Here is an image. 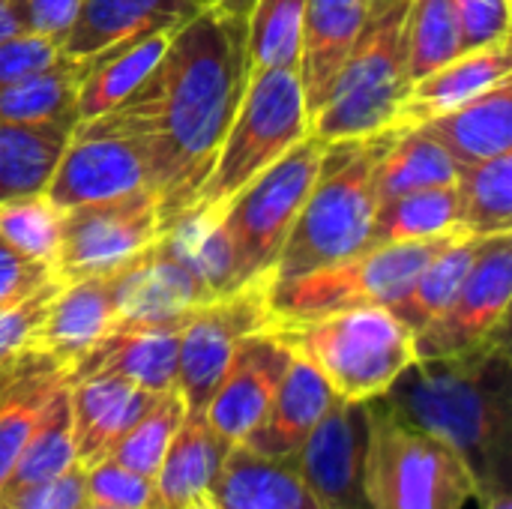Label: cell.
Returning <instances> with one entry per match:
<instances>
[{
  "mask_svg": "<svg viewBox=\"0 0 512 509\" xmlns=\"http://www.w3.org/2000/svg\"><path fill=\"white\" fill-rule=\"evenodd\" d=\"M243 87V15L213 3L174 33L147 81L108 111L144 159L162 231L195 207Z\"/></svg>",
  "mask_w": 512,
  "mask_h": 509,
  "instance_id": "cell-1",
  "label": "cell"
},
{
  "mask_svg": "<svg viewBox=\"0 0 512 509\" xmlns=\"http://www.w3.org/2000/svg\"><path fill=\"white\" fill-rule=\"evenodd\" d=\"M378 399L462 456L477 501L512 492L510 330L453 357L414 360Z\"/></svg>",
  "mask_w": 512,
  "mask_h": 509,
  "instance_id": "cell-2",
  "label": "cell"
},
{
  "mask_svg": "<svg viewBox=\"0 0 512 509\" xmlns=\"http://www.w3.org/2000/svg\"><path fill=\"white\" fill-rule=\"evenodd\" d=\"M375 150V135L327 144L321 171L273 267V282L303 276L369 246V231L378 207L372 189Z\"/></svg>",
  "mask_w": 512,
  "mask_h": 509,
  "instance_id": "cell-3",
  "label": "cell"
},
{
  "mask_svg": "<svg viewBox=\"0 0 512 509\" xmlns=\"http://www.w3.org/2000/svg\"><path fill=\"white\" fill-rule=\"evenodd\" d=\"M273 330L345 402L384 396L417 360L414 333L387 306H354Z\"/></svg>",
  "mask_w": 512,
  "mask_h": 509,
  "instance_id": "cell-4",
  "label": "cell"
},
{
  "mask_svg": "<svg viewBox=\"0 0 512 509\" xmlns=\"http://www.w3.org/2000/svg\"><path fill=\"white\" fill-rule=\"evenodd\" d=\"M411 0H369L366 21L327 102L309 120L324 144L372 138L393 126L408 90L405 21Z\"/></svg>",
  "mask_w": 512,
  "mask_h": 509,
  "instance_id": "cell-5",
  "label": "cell"
},
{
  "mask_svg": "<svg viewBox=\"0 0 512 509\" xmlns=\"http://www.w3.org/2000/svg\"><path fill=\"white\" fill-rule=\"evenodd\" d=\"M309 135V111L297 69H267L246 78L213 168L195 207L225 210L258 174Z\"/></svg>",
  "mask_w": 512,
  "mask_h": 509,
  "instance_id": "cell-6",
  "label": "cell"
},
{
  "mask_svg": "<svg viewBox=\"0 0 512 509\" xmlns=\"http://www.w3.org/2000/svg\"><path fill=\"white\" fill-rule=\"evenodd\" d=\"M366 498L372 509H465L477 501V483L453 447L372 399Z\"/></svg>",
  "mask_w": 512,
  "mask_h": 509,
  "instance_id": "cell-7",
  "label": "cell"
},
{
  "mask_svg": "<svg viewBox=\"0 0 512 509\" xmlns=\"http://www.w3.org/2000/svg\"><path fill=\"white\" fill-rule=\"evenodd\" d=\"M459 234V231H453ZM414 240V243H384L366 246L342 261L309 270L294 279H270L267 306L273 327H288L327 312H342L354 306H393L426 261L453 237Z\"/></svg>",
  "mask_w": 512,
  "mask_h": 509,
  "instance_id": "cell-8",
  "label": "cell"
},
{
  "mask_svg": "<svg viewBox=\"0 0 512 509\" xmlns=\"http://www.w3.org/2000/svg\"><path fill=\"white\" fill-rule=\"evenodd\" d=\"M324 150L327 144L309 132L276 165L258 174L231 204H225L222 222L234 246L240 285L273 279L282 246L321 171Z\"/></svg>",
  "mask_w": 512,
  "mask_h": 509,
  "instance_id": "cell-9",
  "label": "cell"
},
{
  "mask_svg": "<svg viewBox=\"0 0 512 509\" xmlns=\"http://www.w3.org/2000/svg\"><path fill=\"white\" fill-rule=\"evenodd\" d=\"M162 234L159 201L150 189L63 210L54 279L72 282L120 270Z\"/></svg>",
  "mask_w": 512,
  "mask_h": 509,
  "instance_id": "cell-10",
  "label": "cell"
},
{
  "mask_svg": "<svg viewBox=\"0 0 512 509\" xmlns=\"http://www.w3.org/2000/svg\"><path fill=\"white\" fill-rule=\"evenodd\" d=\"M270 279L249 282L225 297L198 306L180 333L177 393L186 411H204L219 378L225 375L234 348L258 330L273 327L267 306Z\"/></svg>",
  "mask_w": 512,
  "mask_h": 509,
  "instance_id": "cell-11",
  "label": "cell"
},
{
  "mask_svg": "<svg viewBox=\"0 0 512 509\" xmlns=\"http://www.w3.org/2000/svg\"><path fill=\"white\" fill-rule=\"evenodd\" d=\"M512 234L486 237L450 306L414 333L417 360L471 351L501 330H510Z\"/></svg>",
  "mask_w": 512,
  "mask_h": 509,
  "instance_id": "cell-12",
  "label": "cell"
},
{
  "mask_svg": "<svg viewBox=\"0 0 512 509\" xmlns=\"http://www.w3.org/2000/svg\"><path fill=\"white\" fill-rule=\"evenodd\" d=\"M138 189H147L144 159L135 141L117 126V120L111 114H102L93 120H78L72 126L45 186V195L60 210H72Z\"/></svg>",
  "mask_w": 512,
  "mask_h": 509,
  "instance_id": "cell-13",
  "label": "cell"
},
{
  "mask_svg": "<svg viewBox=\"0 0 512 509\" xmlns=\"http://www.w3.org/2000/svg\"><path fill=\"white\" fill-rule=\"evenodd\" d=\"M369 402L333 399L294 465L321 509H372L366 498Z\"/></svg>",
  "mask_w": 512,
  "mask_h": 509,
  "instance_id": "cell-14",
  "label": "cell"
},
{
  "mask_svg": "<svg viewBox=\"0 0 512 509\" xmlns=\"http://www.w3.org/2000/svg\"><path fill=\"white\" fill-rule=\"evenodd\" d=\"M291 360L294 351L273 327L249 333L234 348L231 363L204 408V417L228 444H240L258 426Z\"/></svg>",
  "mask_w": 512,
  "mask_h": 509,
  "instance_id": "cell-15",
  "label": "cell"
},
{
  "mask_svg": "<svg viewBox=\"0 0 512 509\" xmlns=\"http://www.w3.org/2000/svg\"><path fill=\"white\" fill-rule=\"evenodd\" d=\"M186 318H165V321L117 318L111 324V330L69 366L66 381L105 372V375H117L147 393L174 390L177 387L180 333H183Z\"/></svg>",
  "mask_w": 512,
  "mask_h": 509,
  "instance_id": "cell-16",
  "label": "cell"
},
{
  "mask_svg": "<svg viewBox=\"0 0 512 509\" xmlns=\"http://www.w3.org/2000/svg\"><path fill=\"white\" fill-rule=\"evenodd\" d=\"M117 321V270L102 276H84L60 282L54 300L48 303L27 354L54 360L69 372V366L87 354Z\"/></svg>",
  "mask_w": 512,
  "mask_h": 509,
  "instance_id": "cell-17",
  "label": "cell"
},
{
  "mask_svg": "<svg viewBox=\"0 0 512 509\" xmlns=\"http://www.w3.org/2000/svg\"><path fill=\"white\" fill-rule=\"evenodd\" d=\"M201 9H207V0H81L60 54L87 63L150 33L180 30Z\"/></svg>",
  "mask_w": 512,
  "mask_h": 509,
  "instance_id": "cell-18",
  "label": "cell"
},
{
  "mask_svg": "<svg viewBox=\"0 0 512 509\" xmlns=\"http://www.w3.org/2000/svg\"><path fill=\"white\" fill-rule=\"evenodd\" d=\"M204 303H210L207 291L168 249L162 234L117 270V318H186Z\"/></svg>",
  "mask_w": 512,
  "mask_h": 509,
  "instance_id": "cell-19",
  "label": "cell"
},
{
  "mask_svg": "<svg viewBox=\"0 0 512 509\" xmlns=\"http://www.w3.org/2000/svg\"><path fill=\"white\" fill-rule=\"evenodd\" d=\"M510 69V39L495 42V45L468 48L459 57H453L444 66H438L435 72H429V75H423V78L408 84L390 129L423 126L432 117L447 114V111L459 108L462 102L486 93L498 81L510 78Z\"/></svg>",
  "mask_w": 512,
  "mask_h": 509,
  "instance_id": "cell-20",
  "label": "cell"
},
{
  "mask_svg": "<svg viewBox=\"0 0 512 509\" xmlns=\"http://www.w3.org/2000/svg\"><path fill=\"white\" fill-rule=\"evenodd\" d=\"M159 393H147L117 375H84L69 381V414L75 462L81 468L105 459L129 426L153 405Z\"/></svg>",
  "mask_w": 512,
  "mask_h": 509,
  "instance_id": "cell-21",
  "label": "cell"
},
{
  "mask_svg": "<svg viewBox=\"0 0 512 509\" xmlns=\"http://www.w3.org/2000/svg\"><path fill=\"white\" fill-rule=\"evenodd\" d=\"M369 0H306L297 75L309 120L327 102L366 21Z\"/></svg>",
  "mask_w": 512,
  "mask_h": 509,
  "instance_id": "cell-22",
  "label": "cell"
},
{
  "mask_svg": "<svg viewBox=\"0 0 512 509\" xmlns=\"http://www.w3.org/2000/svg\"><path fill=\"white\" fill-rule=\"evenodd\" d=\"M204 504L210 509H321L294 459L261 456L246 444H231Z\"/></svg>",
  "mask_w": 512,
  "mask_h": 509,
  "instance_id": "cell-23",
  "label": "cell"
},
{
  "mask_svg": "<svg viewBox=\"0 0 512 509\" xmlns=\"http://www.w3.org/2000/svg\"><path fill=\"white\" fill-rule=\"evenodd\" d=\"M333 390L321 378L315 366L294 354L279 390L273 393L258 426L240 441L249 450L273 459H294L306 444L312 429L321 423L327 408L333 405Z\"/></svg>",
  "mask_w": 512,
  "mask_h": 509,
  "instance_id": "cell-24",
  "label": "cell"
},
{
  "mask_svg": "<svg viewBox=\"0 0 512 509\" xmlns=\"http://www.w3.org/2000/svg\"><path fill=\"white\" fill-rule=\"evenodd\" d=\"M231 444L210 426L204 411H186L153 477V509H189L204 504Z\"/></svg>",
  "mask_w": 512,
  "mask_h": 509,
  "instance_id": "cell-25",
  "label": "cell"
},
{
  "mask_svg": "<svg viewBox=\"0 0 512 509\" xmlns=\"http://www.w3.org/2000/svg\"><path fill=\"white\" fill-rule=\"evenodd\" d=\"M456 162V168L483 162L512 150V78L498 81L486 93L459 108L432 117L420 126Z\"/></svg>",
  "mask_w": 512,
  "mask_h": 509,
  "instance_id": "cell-26",
  "label": "cell"
},
{
  "mask_svg": "<svg viewBox=\"0 0 512 509\" xmlns=\"http://www.w3.org/2000/svg\"><path fill=\"white\" fill-rule=\"evenodd\" d=\"M378 150L372 162V189L378 201L456 183V162L450 153L420 126L414 129H384L375 135Z\"/></svg>",
  "mask_w": 512,
  "mask_h": 509,
  "instance_id": "cell-27",
  "label": "cell"
},
{
  "mask_svg": "<svg viewBox=\"0 0 512 509\" xmlns=\"http://www.w3.org/2000/svg\"><path fill=\"white\" fill-rule=\"evenodd\" d=\"M174 33L177 30H159L123 48H114L96 60L81 63L84 78L78 90V120H93L123 105L162 63Z\"/></svg>",
  "mask_w": 512,
  "mask_h": 509,
  "instance_id": "cell-28",
  "label": "cell"
},
{
  "mask_svg": "<svg viewBox=\"0 0 512 509\" xmlns=\"http://www.w3.org/2000/svg\"><path fill=\"white\" fill-rule=\"evenodd\" d=\"M66 384V369L39 354H21L12 381L0 390V489L9 480L30 432L51 396Z\"/></svg>",
  "mask_w": 512,
  "mask_h": 509,
  "instance_id": "cell-29",
  "label": "cell"
},
{
  "mask_svg": "<svg viewBox=\"0 0 512 509\" xmlns=\"http://www.w3.org/2000/svg\"><path fill=\"white\" fill-rule=\"evenodd\" d=\"M162 240L189 267V273L201 282V288L207 291L210 300L243 288L237 282L234 246L225 231L222 210L189 207L183 216H177L162 231Z\"/></svg>",
  "mask_w": 512,
  "mask_h": 509,
  "instance_id": "cell-30",
  "label": "cell"
},
{
  "mask_svg": "<svg viewBox=\"0 0 512 509\" xmlns=\"http://www.w3.org/2000/svg\"><path fill=\"white\" fill-rule=\"evenodd\" d=\"M84 66L60 57L57 63L0 87V123L75 126Z\"/></svg>",
  "mask_w": 512,
  "mask_h": 509,
  "instance_id": "cell-31",
  "label": "cell"
},
{
  "mask_svg": "<svg viewBox=\"0 0 512 509\" xmlns=\"http://www.w3.org/2000/svg\"><path fill=\"white\" fill-rule=\"evenodd\" d=\"M483 246V237H471V234H453L429 261L426 267L414 276V282L408 285V291L390 306V312L411 330H423L429 321H435L450 300L456 297L459 285L465 282L477 252Z\"/></svg>",
  "mask_w": 512,
  "mask_h": 509,
  "instance_id": "cell-32",
  "label": "cell"
},
{
  "mask_svg": "<svg viewBox=\"0 0 512 509\" xmlns=\"http://www.w3.org/2000/svg\"><path fill=\"white\" fill-rule=\"evenodd\" d=\"M453 231H459V195L456 183H447L378 201L369 246L435 240Z\"/></svg>",
  "mask_w": 512,
  "mask_h": 509,
  "instance_id": "cell-33",
  "label": "cell"
},
{
  "mask_svg": "<svg viewBox=\"0 0 512 509\" xmlns=\"http://www.w3.org/2000/svg\"><path fill=\"white\" fill-rule=\"evenodd\" d=\"M306 0H249L243 15L246 78L267 69H297Z\"/></svg>",
  "mask_w": 512,
  "mask_h": 509,
  "instance_id": "cell-34",
  "label": "cell"
},
{
  "mask_svg": "<svg viewBox=\"0 0 512 509\" xmlns=\"http://www.w3.org/2000/svg\"><path fill=\"white\" fill-rule=\"evenodd\" d=\"M459 231L471 237L512 234V150L462 165L456 174Z\"/></svg>",
  "mask_w": 512,
  "mask_h": 509,
  "instance_id": "cell-35",
  "label": "cell"
},
{
  "mask_svg": "<svg viewBox=\"0 0 512 509\" xmlns=\"http://www.w3.org/2000/svg\"><path fill=\"white\" fill-rule=\"evenodd\" d=\"M69 132V126L0 123V201L48 186Z\"/></svg>",
  "mask_w": 512,
  "mask_h": 509,
  "instance_id": "cell-36",
  "label": "cell"
},
{
  "mask_svg": "<svg viewBox=\"0 0 512 509\" xmlns=\"http://www.w3.org/2000/svg\"><path fill=\"white\" fill-rule=\"evenodd\" d=\"M75 462V441H72V414H69V381L51 396L45 405L36 429L30 432L9 480L0 492H15L24 486L45 483L51 477H60Z\"/></svg>",
  "mask_w": 512,
  "mask_h": 509,
  "instance_id": "cell-37",
  "label": "cell"
},
{
  "mask_svg": "<svg viewBox=\"0 0 512 509\" xmlns=\"http://www.w3.org/2000/svg\"><path fill=\"white\" fill-rule=\"evenodd\" d=\"M465 51L462 27L450 0H411L405 21V69L408 84L435 72Z\"/></svg>",
  "mask_w": 512,
  "mask_h": 509,
  "instance_id": "cell-38",
  "label": "cell"
},
{
  "mask_svg": "<svg viewBox=\"0 0 512 509\" xmlns=\"http://www.w3.org/2000/svg\"><path fill=\"white\" fill-rule=\"evenodd\" d=\"M63 234V210L42 192L0 201V240L27 261L54 273V258Z\"/></svg>",
  "mask_w": 512,
  "mask_h": 509,
  "instance_id": "cell-39",
  "label": "cell"
},
{
  "mask_svg": "<svg viewBox=\"0 0 512 509\" xmlns=\"http://www.w3.org/2000/svg\"><path fill=\"white\" fill-rule=\"evenodd\" d=\"M186 414V405L177 390L159 393L153 405L129 426V432L111 447L108 459L126 465L129 471H138L144 477H156L159 462Z\"/></svg>",
  "mask_w": 512,
  "mask_h": 509,
  "instance_id": "cell-40",
  "label": "cell"
},
{
  "mask_svg": "<svg viewBox=\"0 0 512 509\" xmlns=\"http://www.w3.org/2000/svg\"><path fill=\"white\" fill-rule=\"evenodd\" d=\"M84 474H87L90 501L120 509H153V504H156L153 477L129 471L126 465H120V462H114L108 456L87 465Z\"/></svg>",
  "mask_w": 512,
  "mask_h": 509,
  "instance_id": "cell-41",
  "label": "cell"
},
{
  "mask_svg": "<svg viewBox=\"0 0 512 509\" xmlns=\"http://www.w3.org/2000/svg\"><path fill=\"white\" fill-rule=\"evenodd\" d=\"M57 288H60V282L51 279L42 288H36L33 294L0 306V369H6L21 354H27L30 339H33L48 303L54 300Z\"/></svg>",
  "mask_w": 512,
  "mask_h": 509,
  "instance_id": "cell-42",
  "label": "cell"
},
{
  "mask_svg": "<svg viewBox=\"0 0 512 509\" xmlns=\"http://www.w3.org/2000/svg\"><path fill=\"white\" fill-rule=\"evenodd\" d=\"M87 501V474L81 465H72L45 483L0 492V509H81Z\"/></svg>",
  "mask_w": 512,
  "mask_h": 509,
  "instance_id": "cell-43",
  "label": "cell"
},
{
  "mask_svg": "<svg viewBox=\"0 0 512 509\" xmlns=\"http://www.w3.org/2000/svg\"><path fill=\"white\" fill-rule=\"evenodd\" d=\"M450 3L462 27L465 51L510 39L512 0H450Z\"/></svg>",
  "mask_w": 512,
  "mask_h": 509,
  "instance_id": "cell-44",
  "label": "cell"
},
{
  "mask_svg": "<svg viewBox=\"0 0 512 509\" xmlns=\"http://www.w3.org/2000/svg\"><path fill=\"white\" fill-rule=\"evenodd\" d=\"M60 57H63L60 48L36 33L9 36L0 42V87L57 63Z\"/></svg>",
  "mask_w": 512,
  "mask_h": 509,
  "instance_id": "cell-45",
  "label": "cell"
},
{
  "mask_svg": "<svg viewBox=\"0 0 512 509\" xmlns=\"http://www.w3.org/2000/svg\"><path fill=\"white\" fill-rule=\"evenodd\" d=\"M18 12L27 33H36L63 48L81 12V0H18Z\"/></svg>",
  "mask_w": 512,
  "mask_h": 509,
  "instance_id": "cell-46",
  "label": "cell"
},
{
  "mask_svg": "<svg viewBox=\"0 0 512 509\" xmlns=\"http://www.w3.org/2000/svg\"><path fill=\"white\" fill-rule=\"evenodd\" d=\"M51 279H54V273L48 267L27 261L24 255H18L12 246H6L0 240V306L33 294L36 288H42Z\"/></svg>",
  "mask_w": 512,
  "mask_h": 509,
  "instance_id": "cell-47",
  "label": "cell"
},
{
  "mask_svg": "<svg viewBox=\"0 0 512 509\" xmlns=\"http://www.w3.org/2000/svg\"><path fill=\"white\" fill-rule=\"evenodd\" d=\"M18 33H27L18 12V0H0V42Z\"/></svg>",
  "mask_w": 512,
  "mask_h": 509,
  "instance_id": "cell-48",
  "label": "cell"
},
{
  "mask_svg": "<svg viewBox=\"0 0 512 509\" xmlns=\"http://www.w3.org/2000/svg\"><path fill=\"white\" fill-rule=\"evenodd\" d=\"M483 509H512V492H489L480 498Z\"/></svg>",
  "mask_w": 512,
  "mask_h": 509,
  "instance_id": "cell-49",
  "label": "cell"
},
{
  "mask_svg": "<svg viewBox=\"0 0 512 509\" xmlns=\"http://www.w3.org/2000/svg\"><path fill=\"white\" fill-rule=\"evenodd\" d=\"M222 6H225V9H231V12H237V15H246L249 0H222Z\"/></svg>",
  "mask_w": 512,
  "mask_h": 509,
  "instance_id": "cell-50",
  "label": "cell"
},
{
  "mask_svg": "<svg viewBox=\"0 0 512 509\" xmlns=\"http://www.w3.org/2000/svg\"><path fill=\"white\" fill-rule=\"evenodd\" d=\"M15 363H18V360H15ZM15 363H9L6 369H0V390L12 381V375H15Z\"/></svg>",
  "mask_w": 512,
  "mask_h": 509,
  "instance_id": "cell-51",
  "label": "cell"
},
{
  "mask_svg": "<svg viewBox=\"0 0 512 509\" xmlns=\"http://www.w3.org/2000/svg\"><path fill=\"white\" fill-rule=\"evenodd\" d=\"M81 509H120V507H108V504H99V501H87Z\"/></svg>",
  "mask_w": 512,
  "mask_h": 509,
  "instance_id": "cell-52",
  "label": "cell"
},
{
  "mask_svg": "<svg viewBox=\"0 0 512 509\" xmlns=\"http://www.w3.org/2000/svg\"><path fill=\"white\" fill-rule=\"evenodd\" d=\"M189 509H210L207 504H195V507H189Z\"/></svg>",
  "mask_w": 512,
  "mask_h": 509,
  "instance_id": "cell-53",
  "label": "cell"
},
{
  "mask_svg": "<svg viewBox=\"0 0 512 509\" xmlns=\"http://www.w3.org/2000/svg\"><path fill=\"white\" fill-rule=\"evenodd\" d=\"M213 3H222V0H207V6H213Z\"/></svg>",
  "mask_w": 512,
  "mask_h": 509,
  "instance_id": "cell-54",
  "label": "cell"
}]
</instances>
